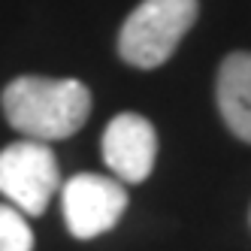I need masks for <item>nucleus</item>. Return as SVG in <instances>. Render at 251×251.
<instances>
[{"label": "nucleus", "instance_id": "nucleus-1", "mask_svg": "<svg viewBox=\"0 0 251 251\" xmlns=\"http://www.w3.org/2000/svg\"><path fill=\"white\" fill-rule=\"evenodd\" d=\"M3 115L25 139H67L91 115V91L79 79L19 76L3 88Z\"/></svg>", "mask_w": 251, "mask_h": 251}, {"label": "nucleus", "instance_id": "nucleus-2", "mask_svg": "<svg viewBox=\"0 0 251 251\" xmlns=\"http://www.w3.org/2000/svg\"><path fill=\"white\" fill-rule=\"evenodd\" d=\"M197 15V0H142L121 25L118 55L139 70L160 67L173 58L182 37L194 27Z\"/></svg>", "mask_w": 251, "mask_h": 251}, {"label": "nucleus", "instance_id": "nucleus-3", "mask_svg": "<svg viewBox=\"0 0 251 251\" xmlns=\"http://www.w3.org/2000/svg\"><path fill=\"white\" fill-rule=\"evenodd\" d=\"M58 188L61 170L49 142L19 139L0 151V194L19 212L43 215Z\"/></svg>", "mask_w": 251, "mask_h": 251}, {"label": "nucleus", "instance_id": "nucleus-4", "mask_svg": "<svg viewBox=\"0 0 251 251\" xmlns=\"http://www.w3.org/2000/svg\"><path fill=\"white\" fill-rule=\"evenodd\" d=\"M61 206L67 230L76 239H94L118 224L127 209V191L112 176L76 173L61 185Z\"/></svg>", "mask_w": 251, "mask_h": 251}, {"label": "nucleus", "instance_id": "nucleus-5", "mask_svg": "<svg viewBox=\"0 0 251 251\" xmlns=\"http://www.w3.org/2000/svg\"><path fill=\"white\" fill-rule=\"evenodd\" d=\"M100 149L106 167L118 176V182L139 185L154 170V157H157L154 124L136 112H121L106 124Z\"/></svg>", "mask_w": 251, "mask_h": 251}, {"label": "nucleus", "instance_id": "nucleus-6", "mask_svg": "<svg viewBox=\"0 0 251 251\" xmlns=\"http://www.w3.org/2000/svg\"><path fill=\"white\" fill-rule=\"evenodd\" d=\"M215 100L230 133L251 142V51H230L221 61Z\"/></svg>", "mask_w": 251, "mask_h": 251}, {"label": "nucleus", "instance_id": "nucleus-7", "mask_svg": "<svg viewBox=\"0 0 251 251\" xmlns=\"http://www.w3.org/2000/svg\"><path fill=\"white\" fill-rule=\"evenodd\" d=\"M0 251H33V230L25 215L0 203Z\"/></svg>", "mask_w": 251, "mask_h": 251}]
</instances>
